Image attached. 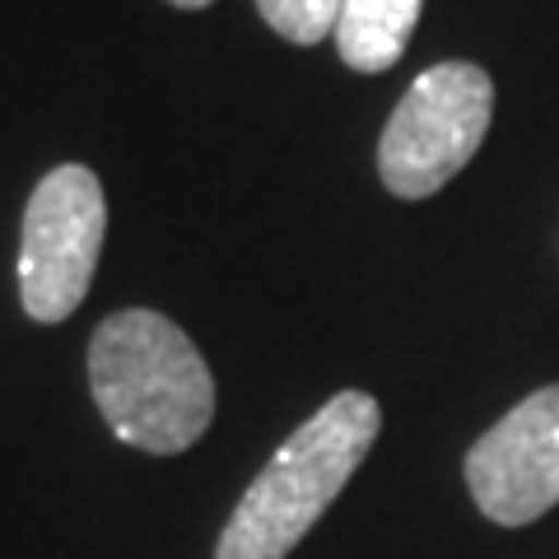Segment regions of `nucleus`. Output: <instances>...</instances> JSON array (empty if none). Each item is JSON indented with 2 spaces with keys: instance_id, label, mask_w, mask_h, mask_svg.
I'll use <instances>...</instances> for the list:
<instances>
[{
  "instance_id": "5",
  "label": "nucleus",
  "mask_w": 559,
  "mask_h": 559,
  "mask_svg": "<svg viewBox=\"0 0 559 559\" xmlns=\"http://www.w3.org/2000/svg\"><path fill=\"white\" fill-rule=\"evenodd\" d=\"M466 485L476 509L499 527H527L559 503V382L480 433L466 452Z\"/></svg>"
},
{
  "instance_id": "2",
  "label": "nucleus",
  "mask_w": 559,
  "mask_h": 559,
  "mask_svg": "<svg viewBox=\"0 0 559 559\" xmlns=\"http://www.w3.org/2000/svg\"><path fill=\"white\" fill-rule=\"evenodd\" d=\"M382 411L369 392H341L280 443L224 522L215 559H285L369 457Z\"/></svg>"
},
{
  "instance_id": "8",
  "label": "nucleus",
  "mask_w": 559,
  "mask_h": 559,
  "mask_svg": "<svg viewBox=\"0 0 559 559\" xmlns=\"http://www.w3.org/2000/svg\"><path fill=\"white\" fill-rule=\"evenodd\" d=\"M168 5H178V10H205L210 0H168Z\"/></svg>"
},
{
  "instance_id": "6",
  "label": "nucleus",
  "mask_w": 559,
  "mask_h": 559,
  "mask_svg": "<svg viewBox=\"0 0 559 559\" xmlns=\"http://www.w3.org/2000/svg\"><path fill=\"white\" fill-rule=\"evenodd\" d=\"M419 5L425 0H345L336 33H331L341 47V61L349 70H364V75L392 70L419 24Z\"/></svg>"
},
{
  "instance_id": "4",
  "label": "nucleus",
  "mask_w": 559,
  "mask_h": 559,
  "mask_svg": "<svg viewBox=\"0 0 559 559\" xmlns=\"http://www.w3.org/2000/svg\"><path fill=\"white\" fill-rule=\"evenodd\" d=\"M108 201L98 173L61 164L33 187L20 238V299L33 322H66L94 285Z\"/></svg>"
},
{
  "instance_id": "7",
  "label": "nucleus",
  "mask_w": 559,
  "mask_h": 559,
  "mask_svg": "<svg viewBox=\"0 0 559 559\" xmlns=\"http://www.w3.org/2000/svg\"><path fill=\"white\" fill-rule=\"evenodd\" d=\"M341 5L345 0H257L261 20H266L280 38H289L299 47H312V43H322L326 33H336Z\"/></svg>"
},
{
  "instance_id": "3",
  "label": "nucleus",
  "mask_w": 559,
  "mask_h": 559,
  "mask_svg": "<svg viewBox=\"0 0 559 559\" xmlns=\"http://www.w3.org/2000/svg\"><path fill=\"white\" fill-rule=\"evenodd\" d=\"M495 117V80L476 61H439L419 75L378 140V173L392 197L425 201L476 159Z\"/></svg>"
},
{
  "instance_id": "1",
  "label": "nucleus",
  "mask_w": 559,
  "mask_h": 559,
  "mask_svg": "<svg viewBox=\"0 0 559 559\" xmlns=\"http://www.w3.org/2000/svg\"><path fill=\"white\" fill-rule=\"evenodd\" d=\"M90 388L121 443L187 452L215 419V378L191 336L150 308L103 318L90 341Z\"/></svg>"
}]
</instances>
